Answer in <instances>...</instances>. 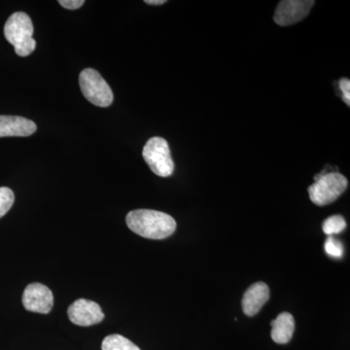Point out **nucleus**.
I'll return each mask as SVG.
<instances>
[{
    "label": "nucleus",
    "mask_w": 350,
    "mask_h": 350,
    "mask_svg": "<svg viewBox=\"0 0 350 350\" xmlns=\"http://www.w3.org/2000/svg\"><path fill=\"white\" fill-rule=\"evenodd\" d=\"M126 222L131 231L145 239H167L176 230L172 216L152 209L131 211L126 214Z\"/></svg>",
    "instance_id": "obj_1"
},
{
    "label": "nucleus",
    "mask_w": 350,
    "mask_h": 350,
    "mask_svg": "<svg viewBox=\"0 0 350 350\" xmlns=\"http://www.w3.org/2000/svg\"><path fill=\"white\" fill-rule=\"evenodd\" d=\"M33 32L31 19L24 12L14 13L4 25L6 40L12 44L16 54L20 57L29 56L36 50V41L32 38Z\"/></svg>",
    "instance_id": "obj_2"
},
{
    "label": "nucleus",
    "mask_w": 350,
    "mask_h": 350,
    "mask_svg": "<svg viewBox=\"0 0 350 350\" xmlns=\"http://www.w3.org/2000/svg\"><path fill=\"white\" fill-rule=\"evenodd\" d=\"M314 183L308 187V195L315 206H328L338 199L349 186L345 175L330 172L314 177Z\"/></svg>",
    "instance_id": "obj_3"
},
{
    "label": "nucleus",
    "mask_w": 350,
    "mask_h": 350,
    "mask_svg": "<svg viewBox=\"0 0 350 350\" xmlns=\"http://www.w3.org/2000/svg\"><path fill=\"white\" fill-rule=\"evenodd\" d=\"M79 85L85 98L96 107H108L112 105L114 94L111 88L96 69L82 70L79 75Z\"/></svg>",
    "instance_id": "obj_4"
},
{
    "label": "nucleus",
    "mask_w": 350,
    "mask_h": 350,
    "mask_svg": "<svg viewBox=\"0 0 350 350\" xmlns=\"http://www.w3.org/2000/svg\"><path fill=\"white\" fill-rule=\"evenodd\" d=\"M142 156L152 172L158 176L169 177L174 174V163L165 138H150L145 144Z\"/></svg>",
    "instance_id": "obj_5"
},
{
    "label": "nucleus",
    "mask_w": 350,
    "mask_h": 350,
    "mask_svg": "<svg viewBox=\"0 0 350 350\" xmlns=\"http://www.w3.org/2000/svg\"><path fill=\"white\" fill-rule=\"evenodd\" d=\"M314 3L313 0H283L276 7L273 21L282 27L297 24L310 14Z\"/></svg>",
    "instance_id": "obj_6"
},
{
    "label": "nucleus",
    "mask_w": 350,
    "mask_h": 350,
    "mask_svg": "<svg viewBox=\"0 0 350 350\" xmlns=\"http://www.w3.org/2000/svg\"><path fill=\"white\" fill-rule=\"evenodd\" d=\"M68 319L78 326L88 327L100 323L105 319V313L96 301L78 299L69 306Z\"/></svg>",
    "instance_id": "obj_7"
},
{
    "label": "nucleus",
    "mask_w": 350,
    "mask_h": 350,
    "mask_svg": "<svg viewBox=\"0 0 350 350\" xmlns=\"http://www.w3.org/2000/svg\"><path fill=\"white\" fill-rule=\"evenodd\" d=\"M23 305L29 312L47 314L54 306V296L49 288L45 285L31 283L27 285L23 294Z\"/></svg>",
    "instance_id": "obj_8"
},
{
    "label": "nucleus",
    "mask_w": 350,
    "mask_h": 350,
    "mask_svg": "<svg viewBox=\"0 0 350 350\" xmlns=\"http://www.w3.org/2000/svg\"><path fill=\"white\" fill-rule=\"evenodd\" d=\"M38 130L31 120L20 116L0 115V137H29Z\"/></svg>",
    "instance_id": "obj_9"
},
{
    "label": "nucleus",
    "mask_w": 350,
    "mask_h": 350,
    "mask_svg": "<svg viewBox=\"0 0 350 350\" xmlns=\"http://www.w3.org/2000/svg\"><path fill=\"white\" fill-rule=\"evenodd\" d=\"M269 299V288L266 283L257 282L251 285L243 298V310L247 317H254L261 310Z\"/></svg>",
    "instance_id": "obj_10"
},
{
    "label": "nucleus",
    "mask_w": 350,
    "mask_h": 350,
    "mask_svg": "<svg viewBox=\"0 0 350 350\" xmlns=\"http://www.w3.org/2000/svg\"><path fill=\"white\" fill-rule=\"evenodd\" d=\"M271 337L278 345H285L290 342L295 331L293 315L289 312H282L271 322Z\"/></svg>",
    "instance_id": "obj_11"
},
{
    "label": "nucleus",
    "mask_w": 350,
    "mask_h": 350,
    "mask_svg": "<svg viewBox=\"0 0 350 350\" xmlns=\"http://www.w3.org/2000/svg\"><path fill=\"white\" fill-rule=\"evenodd\" d=\"M101 350H142L130 340L119 335L107 336L101 344Z\"/></svg>",
    "instance_id": "obj_12"
},
{
    "label": "nucleus",
    "mask_w": 350,
    "mask_h": 350,
    "mask_svg": "<svg viewBox=\"0 0 350 350\" xmlns=\"http://www.w3.org/2000/svg\"><path fill=\"white\" fill-rule=\"evenodd\" d=\"M347 228V222L342 215H333L327 218L322 225L324 234L331 237L333 234H338L344 231Z\"/></svg>",
    "instance_id": "obj_13"
},
{
    "label": "nucleus",
    "mask_w": 350,
    "mask_h": 350,
    "mask_svg": "<svg viewBox=\"0 0 350 350\" xmlns=\"http://www.w3.org/2000/svg\"><path fill=\"white\" fill-rule=\"evenodd\" d=\"M15 202V195L11 189L7 187H0V218L4 215L12 207Z\"/></svg>",
    "instance_id": "obj_14"
},
{
    "label": "nucleus",
    "mask_w": 350,
    "mask_h": 350,
    "mask_svg": "<svg viewBox=\"0 0 350 350\" xmlns=\"http://www.w3.org/2000/svg\"><path fill=\"white\" fill-rule=\"evenodd\" d=\"M325 251L329 256L340 259L344 255V246L333 236L328 237L325 241Z\"/></svg>",
    "instance_id": "obj_15"
},
{
    "label": "nucleus",
    "mask_w": 350,
    "mask_h": 350,
    "mask_svg": "<svg viewBox=\"0 0 350 350\" xmlns=\"http://www.w3.org/2000/svg\"><path fill=\"white\" fill-rule=\"evenodd\" d=\"M340 88L342 92V98L347 105H350V81L347 78H342L340 80Z\"/></svg>",
    "instance_id": "obj_16"
},
{
    "label": "nucleus",
    "mask_w": 350,
    "mask_h": 350,
    "mask_svg": "<svg viewBox=\"0 0 350 350\" xmlns=\"http://www.w3.org/2000/svg\"><path fill=\"white\" fill-rule=\"evenodd\" d=\"M59 3L64 8L69 9V10H76L79 9L85 3L84 0H59Z\"/></svg>",
    "instance_id": "obj_17"
},
{
    "label": "nucleus",
    "mask_w": 350,
    "mask_h": 350,
    "mask_svg": "<svg viewBox=\"0 0 350 350\" xmlns=\"http://www.w3.org/2000/svg\"><path fill=\"white\" fill-rule=\"evenodd\" d=\"M144 2L149 5H163L167 1L165 0H145Z\"/></svg>",
    "instance_id": "obj_18"
}]
</instances>
